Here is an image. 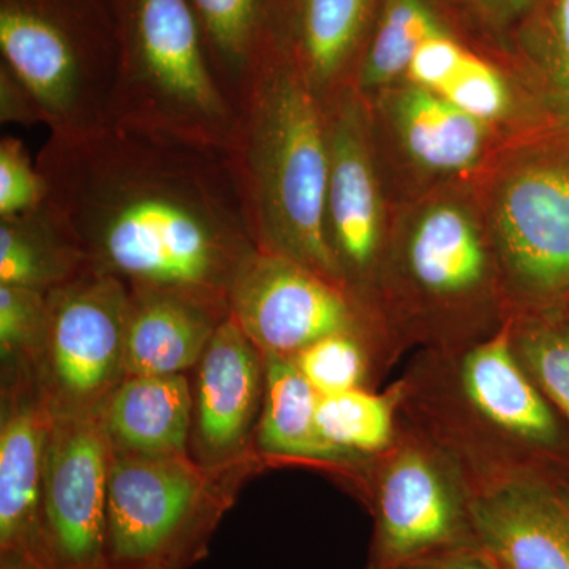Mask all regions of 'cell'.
<instances>
[{
  "label": "cell",
  "mask_w": 569,
  "mask_h": 569,
  "mask_svg": "<svg viewBox=\"0 0 569 569\" xmlns=\"http://www.w3.org/2000/svg\"><path fill=\"white\" fill-rule=\"evenodd\" d=\"M519 351L538 387L569 421V325L535 326L520 337Z\"/></svg>",
  "instance_id": "28"
},
{
  "label": "cell",
  "mask_w": 569,
  "mask_h": 569,
  "mask_svg": "<svg viewBox=\"0 0 569 569\" xmlns=\"http://www.w3.org/2000/svg\"><path fill=\"white\" fill-rule=\"evenodd\" d=\"M470 2L493 24L507 26L529 13L539 0H470Z\"/></svg>",
  "instance_id": "35"
},
{
  "label": "cell",
  "mask_w": 569,
  "mask_h": 569,
  "mask_svg": "<svg viewBox=\"0 0 569 569\" xmlns=\"http://www.w3.org/2000/svg\"><path fill=\"white\" fill-rule=\"evenodd\" d=\"M389 114L403 149L422 170L463 173L477 167L488 144V123L418 86L397 89Z\"/></svg>",
  "instance_id": "18"
},
{
  "label": "cell",
  "mask_w": 569,
  "mask_h": 569,
  "mask_svg": "<svg viewBox=\"0 0 569 569\" xmlns=\"http://www.w3.org/2000/svg\"><path fill=\"white\" fill-rule=\"evenodd\" d=\"M468 515L477 548L497 569H569V497L550 486H497Z\"/></svg>",
  "instance_id": "14"
},
{
  "label": "cell",
  "mask_w": 569,
  "mask_h": 569,
  "mask_svg": "<svg viewBox=\"0 0 569 569\" xmlns=\"http://www.w3.org/2000/svg\"><path fill=\"white\" fill-rule=\"evenodd\" d=\"M89 268L77 239L47 203L0 219V284L48 295Z\"/></svg>",
  "instance_id": "20"
},
{
  "label": "cell",
  "mask_w": 569,
  "mask_h": 569,
  "mask_svg": "<svg viewBox=\"0 0 569 569\" xmlns=\"http://www.w3.org/2000/svg\"><path fill=\"white\" fill-rule=\"evenodd\" d=\"M228 310L261 353L293 358L310 343L350 332L342 287L283 254L253 250L239 266Z\"/></svg>",
  "instance_id": "9"
},
{
  "label": "cell",
  "mask_w": 569,
  "mask_h": 569,
  "mask_svg": "<svg viewBox=\"0 0 569 569\" xmlns=\"http://www.w3.org/2000/svg\"><path fill=\"white\" fill-rule=\"evenodd\" d=\"M228 159L257 249L342 287L326 231L329 146L323 103L293 59L279 56L236 102Z\"/></svg>",
  "instance_id": "2"
},
{
  "label": "cell",
  "mask_w": 569,
  "mask_h": 569,
  "mask_svg": "<svg viewBox=\"0 0 569 569\" xmlns=\"http://www.w3.org/2000/svg\"><path fill=\"white\" fill-rule=\"evenodd\" d=\"M317 425L325 441L347 458L380 451L391 441L392 403L361 388L320 396Z\"/></svg>",
  "instance_id": "25"
},
{
  "label": "cell",
  "mask_w": 569,
  "mask_h": 569,
  "mask_svg": "<svg viewBox=\"0 0 569 569\" xmlns=\"http://www.w3.org/2000/svg\"><path fill=\"white\" fill-rule=\"evenodd\" d=\"M122 9L112 121L227 152L238 112L190 0H123Z\"/></svg>",
  "instance_id": "3"
},
{
  "label": "cell",
  "mask_w": 569,
  "mask_h": 569,
  "mask_svg": "<svg viewBox=\"0 0 569 569\" xmlns=\"http://www.w3.org/2000/svg\"><path fill=\"white\" fill-rule=\"evenodd\" d=\"M470 515L436 467L419 455L396 460L377 498V568L466 549ZM477 546V542H475Z\"/></svg>",
  "instance_id": "13"
},
{
  "label": "cell",
  "mask_w": 569,
  "mask_h": 569,
  "mask_svg": "<svg viewBox=\"0 0 569 569\" xmlns=\"http://www.w3.org/2000/svg\"><path fill=\"white\" fill-rule=\"evenodd\" d=\"M411 276L427 293L460 296L485 280L488 254L481 231L462 206L441 201L415 220L407 242Z\"/></svg>",
  "instance_id": "19"
},
{
  "label": "cell",
  "mask_w": 569,
  "mask_h": 569,
  "mask_svg": "<svg viewBox=\"0 0 569 569\" xmlns=\"http://www.w3.org/2000/svg\"><path fill=\"white\" fill-rule=\"evenodd\" d=\"M372 3L373 0H302L301 50L293 62L321 103L342 89L340 78L361 39Z\"/></svg>",
  "instance_id": "23"
},
{
  "label": "cell",
  "mask_w": 569,
  "mask_h": 569,
  "mask_svg": "<svg viewBox=\"0 0 569 569\" xmlns=\"http://www.w3.org/2000/svg\"><path fill=\"white\" fill-rule=\"evenodd\" d=\"M323 107L329 146L326 231L346 282L376 261L385 227L383 197L361 92L346 86Z\"/></svg>",
  "instance_id": "10"
},
{
  "label": "cell",
  "mask_w": 569,
  "mask_h": 569,
  "mask_svg": "<svg viewBox=\"0 0 569 569\" xmlns=\"http://www.w3.org/2000/svg\"><path fill=\"white\" fill-rule=\"evenodd\" d=\"M462 385L479 413L512 436L539 447L559 441L556 415L512 355L505 332L467 355Z\"/></svg>",
  "instance_id": "17"
},
{
  "label": "cell",
  "mask_w": 569,
  "mask_h": 569,
  "mask_svg": "<svg viewBox=\"0 0 569 569\" xmlns=\"http://www.w3.org/2000/svg\"><path fill=\"white\" fill-rule=\"evenodd\" d=\"M538 69L550 104L569 122V0H549Z\"/></svg>",
  "instance_id": "31"
},
{
  "label": "cell",
  "mask_w": 569,
  "mask_h": 569,
  "mask_svg": "<svg viewBox=\"0 0 569 569\" xmlns=\"http://www.w3.org/2000/svg\"><path fill=\"white\" fill-rule=\"evenodd\" d=\"M0 569H40L24 559H0Z\"/></svg>",
  "instance_id": "36"
},
{
  "label": "cell",
  "mask_w": 569,
  "mask_h": 569,
  "mask_svg": "<svg viewBox=\"0 0 569 569\" xmlns=\"http://www.w3.org/2000/svg\"><path fill=\"white\" fill-rule=\"evenodd\" d=\"M36 163L92 269L230 313L231 282L257 246L227 152L112 121L51 133Z\"/></svg>",
  "instance_id": "1"
},
{
  "label": "cell",
  "mask_w": 569,
  "mask_h": 569,
  "mask_svg": "<svg viewBox=\"0 0 569 569\" xmlns=\"http://www.w3.org/2000/svg\"><path fill=\"white\" fill-rule=\"evenodd\" d=\"M385 569H497L479 549L451 550Z\"/></svg>",
  "instance_id": "34"
},
{
  "label": "cell",
  "mask_w": 569,
  "mask_h": 569,
  "mask_svg": "<svg viewBox=\"0 0 569 569\" xmlns=\"http://www.w3.org/2000/svg\"><path fill=\"white\" fill-rule=\"evenodd\" d=\"M293 361L320 396L359 388L366 372L365 355L350 332H337L310 343L293 356Z\"/></svg>",
  "instance_id": "27"
},
{
  "label": "cell",
  "mask_w": 569,
  "mask_h": 569,
  "mask_svg": "<svg viewBox=\"0 0 569 569\" xmlns=\"http://www.w3.org/2000/svg\"><path fill=\"white\" fill-rule=\"evenodd\" d=\"M490 212L516 282L538 298L569 293V146L520 157L498 181Z\"/></svg>",
  "instance_id": "7"
},
{
  "label": "cell",
  "mask_w": 569,
  "mask_h": 569,
  "mask_svg": "<svg viewBox=\"0 0 569 569\" xmlns=\"http://www.w3.org/2000/svg\"><path fill=\"white\" fill-rule=\"evenodd\" d=\"M468 51L448 33L430 37L421 44L407 69L410 84L438 92L448 84L466 61Z\"/></svg>",
  "instance_id": "32"
},
{
  "label": "cell",
  "mask_w": 569,
  "mask_h": 569,
  "mask_svg": "<svg viewBox=\"0 0 569 569\" xmlns=\"http://www.w3.org/2000/svg\"><path fill=\"white\" fill-rule=\"evenodd\" d=\"M56 0H2V66L28 88L54 134L112 122L121 43Z\"/></svg>",
  "instance_id": "5"
},
{
  "label": "cell",
  "mask_w": 569,
  "mask_h": 569,
  "mask_svg": "<svg viewBox=\"0 0 569 569\" xmlns=\"http://www.w3.org/2000/svg\"><path fill=\"white\" fill-rule=\"evenodd\" d=\"M0 121L24 127L44 123L43 112L32 93L3 66H0Z\"/></svg>",
  "instance_id": "33"
},
{
  "label": "cell",
  "mask_w": 569,
  "mask_h": 569,
  "mask_svg": "<svg viewBox=\"0 0 569 569\" xmlns=\"http://www.w3.org/2000/svg\"><path fill=\"white\" fill-rule=\"evenodd\" d=\"M48 200V186L24 142L0 140V219L36 211Z\"/></svg>",
  "instance_id": "30"
},
{
  "label": "cell",
  "mask_w": 569,
  "mask_h": 569,
  "mask_svg": "<svg viewBox=\"0 0 569 569\" xmlns=\"http://www.w3.org/2000/svg\"><path fill=\"white\" fill-rule=\"evenodd\" d=\"M437 93L485 123L507 118L512 107L511 89L500 71L471 52L456 77Z\"/></svg>",
  "instance_id": "29"
},
{
  "label": "cell",
  "mask_w": 569,
  "mask_h": 569,
  "mask_svg": "<svg viewBox=\"0 0 569 569\" xmlns=\"http://www.w3.org/2000/svg\"><path fill=\"white\" fill-rule=\"evenodd\" d=\"M227 310L190 296L156 288H130L123 373L178 376L198 366Z\"/></svg>",
  "instance_id": "15"
},
{
  "label": "cell",
  "mask_w": 569,
  "mask_h": 569,
  "mask_svg": "<svg viewBox=\"0 0 569 569\" xmlns=\"http://www.w3.org/2000/svg\"><path fill=\"white\" fill-rule=\"evenodd\" d=\"M50 320L39 378L51 407L99 411L126 378L130 288L89 268L48 293Z\"/></svg>",
  "instance_id": "6"
},
{
  "label": "cell",
  "mask_w": 569,
  "mask_h": 569,
  "mask_svg": "<svg viewBox=\"0 0 569 569\" xmlns=\"http://www.w3.org/2000/svg\"><path fill=\"white\" fill-rule=\"evenodd\" d=\"M441 32L443 28L426 0H388L355 88L359 92L383 91L406 77L421 44Z\"/></svg>",
  "instance_id": "24"
},
{
  "label": "cell",
  "mask_w": 569,
  "mask_h": 569,
  "mask_svg": "<svg viewBox=\"0 0 569 569\" xmlns=\"http://www.w3.org/2000/svg\"><path fill=\"white\" fill-rule=\"evenodd\" d=\"M238 462L112 455L99 569H187L203 559L234 500V485L219 482Z\"/></svg>",
  "instance_id": "4"
},
{
  "label": "cell",
  "mask_w": 569,
  "mask_h": 569,
  "mask_svg": "<svg viewBox=\"0 0 569 569\" xmlns=\"http://www.w3.org/2000/svg\"><path fill=\"white\" fill-rule=\"evenodd\" d=\"M264 395L257 426L258 451L276 458L342 460L347 456L321 437L317 425L320 395L299 372L293 358L263 353Z\"/></svg>",
  "instance_id": "21"
},
{
  "label": "cell",
  "mask_w": 569,
  "mask_h": 569,
  "mask_svg": "<svg viewBox=\"0 0 569 569\" xmlns=\"http://www.w3.org/2000/svg\"><path fill=\"white\" fill-rule=\"evenodd\" d=\"M3 392L0 419V559L48 569L43 537L44 451L51 400L33 370Z\"/></svg>",
  "instance_id": "11"
},
{
  "label": "cell",
  "mask_w": 569,
  "mask_h": 569,
  "mask_svg": "<svg viewBox=\"0 0 569 569\" xmlns=\"http://www.w3.org/2000/svg\"><path fill=\"white\" fill-rule=\"evenodd\" d=\"M263 395V353L228 316L198 362L193 459L206 467L244 459Z\"/></svg>",
  "instance_id": "12"
},
{
  "label": "cell",
  "mask_w": 569,
  "mask_h": 569,
  "mask_svg": "<svg viewBox=\"0 0 569 569\" xmlns=\"http://www.w3.org/2000/svg\"><path fill=\"white\" fill-rule=\"evenodd\" d=\"M193 392L183 373L126 377L100 407L114 456L189 455Z\"/></svg>",
  "instance_id": "16"
},
{
  "label": "cell",
  "mask_w": 569,
  "mask_h": 569,
  "mask_svg": "<svg viewBox=\"0 0 569 569\" xmlns=\"http://www.w3.org/2000/svg\"><path fill=\"white\" fill-rule=\"evenodd\" d=\"M209 61L220 84L238 102L258 73L274 61L266 43V0H190Z\"/></svg>",
  "instance_id": "22"
},
{
  "label": "cell",
  "mask_w": 569,
  "mask_h": 569,
  "mask_svg": "<svg viewBox=\"0 0 569 569\" xmlns=\"http://www.w3.org/2000/svg\"><path fill=\"white\" fill-rule=\"evenodd\" d=\"M48 295L32 288L0 284V353L3 369L39 370L47 343Z\"/></svg>",
  "instance_id": "26"
},
{
  "label": "cell",
  "mask_w": 569,
  "mask_h": 569,
  "mask_svg": "<svg viewBox=\"0 0 569 569\" xmlns=\"http://www.w3.org/2000/svg\"><path fill=\"white\" fill-rule=\"evenodd\" d=\"M111 462L100 411L51 407L43 475L48 569H99Z\"/></svg>",
  "instance_id": "8"
}]
</instances>
